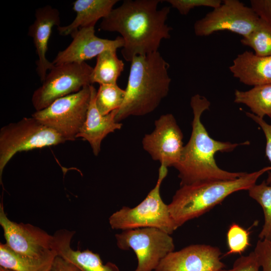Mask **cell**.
<instances>
[{"label": "cell", "instance_id": "6da1fadb", "mask_svg": "<svg viewBox=\"0 0 271 271\" xmlns=\"http://www.w3.org/2000/svg\"><path fill=\"white\" fill-rule=\"evenodd\" d=\"M161 2L126 0L102 19L100 30L120 34L121 54L126 61L159 51L162 41L170 38L172 29L166 24L170 7L158 9Z\"/></svg>", "mask_w": 271, "mask_h": 271}, {"label": "cell", "instance_id": "7a4b0ae2", "mask_svg": "<svg viewBox=\"0 0 271 271\" xmlns=\"http://www.w3.org/2000/svg\"><path fill=\"white\" fill-rule=\"evenodd\" d=\"M190 105L193 113L191 137L183 147L179 161L174 167L178 171L180 186L233 180L243 175L245 172H232L220 168L214 155L217 152H231L239 146L248 145L249 142L232 143L215 140L210 137L201 120L203 112L209 109L210 102L196 94L191 97Z\"/></svg>", "mask_w": 271, "mask_h": 271}, {"label": "cell", "instance_id": "3957f363", "mask_svg": "<svg viewBox=\"0 0 271 271\" xmlns=\"http://www.w3.org/2000/svg\"><path fill=\"white\" fill-rule=\"evenodd\" d=\"M130 63L125 98L115 117L117 122L153 112L169 91L170 66L159 51L136 56Z\"/></svg>", "mask_w": 271, "mask_h": 271}, {"label": "cell", "instance_id": "277c9868", "mask_svg": "<svg viewBox=\"0 0 271 271\" xmlns=\"http://www.w3.org/2000/svg\"><path fill=\"white\" fill-rule=\"evenodd\" d=\"M271 166L229 180L197 183L180 186L168 204L173 221L177 229L186 222L197 218L222 202L231 194L248 190Z\"/></svg>", "mask_w": 271, "mask_h": 271}, {"label": "cell", "instance_id": "5b68a950", "mask_svg": "<svg viewBox=\"0 0 271 271\" xmlns=\"http://www.w3.org/2000/svg\"><path fill=\"white\" fill-rule=\"evenodd\" d=\"M168 174V168L160 165L156 186L146 197L133 208L124 206L109 218L113 229L122 230L144 227H154L171 234L177 229L169 211L168 205L160 194L162 182Z\"/></svg>", "mask_w": 271, "mask_h": 271}, {"label": "cell", "instance_id": "8992f818", "mask_svg": "<svg viewBox=\"0 0 271 271\" xmlns=\"http://www.w3.org/2000/svg\"><path fill=\"white\" fill-rule=\"evenodd\" d=\"M65 142L60 134L32 116L4 126L0 129L1 183L5 167L17 153Z\"/></svg>", "mask_w": 271, "mask_h": 271}, {"label": "cell", "instance_id": "52a82bcc", "mask_svg": "<svg viewBox=\"0 0 271 271\" xmlns=\"http://www.w3.org/2000/svg\"><path fill=\"white\" fill-rule=\"evenodd\" d=\"M90 99L89 85L36 111L32 116L56 131L66 141H74L86 120Z\"/></svg>", "mask_w": 271, "mask_h": 271}, {"label": "cell", "instance_id": "ba28073f", "mask_svg": "<svg viewBox=\"0 0 271 271\" xmlns=\"http://www.w3.org/2000/svg\"><path fill=\"white\" fill-rule=\"evenodd\" d=\"M115 238L119 249H131L134 252L138 265L133 271L155 270L162 260L175 249L170 234L157 228L124 230L116 234Z\"/></svg>", "mask_w": 271, "mask_h": 271}, {"label": "cell", "instance_id": "9c48e42d", "mask_svg": "<svg viewBox=\"0 0 271 271\" xmlns=\"http://www.w3.org/2000/svg\"><path fill=\"white\" fill-rule=\"evenodd\" d=\"M93 67L86 62L55 65L41 86L33 93L32 102L36 111L42 110L58 99L76 93L91 85Z\"/></svg>", "mask_w": 271, "mask_h": 271}, {"label": "cell", "instance_id": "30bf717a", "mask_svg": "<svg viewBox=\"0 0 271 271\" xmlns=\"http://www.w3.org/2000/svg\"><path fill=\"white\" fill-rule=\"evenodd\" d=\"M259 19L250 7L238 0H224L219 7L196 21L194 31L200 37L228 31L243 37L253 31Z\"/></svg>", "mask_w": 271, "mask_h": 271}, {"label": "cell", "instance_id": "8fae6325", "mask_svg": "<svg viewBox=\"0 0 271 271\" xmlns=\"http://www.w3.org/2000/svg\"><path fill=\"white\" fill-rule=\"evenodd\" d=\"M183 134L171 113L163 114L155 121V128L142 139L143 148L152 159L166 167H174L183 149Z\"/></svg>", "mask_w": 271, "mask_h": 271}, {"label": "cell", "instance_id": "7c38bea8", "mask_svg": "<svg viewBox=\"0 0 271 271\" xmlns=\"http://www.w3.org/2000/svg\"><path fill=\"white\" fill-rule=\"evenodd\" d=\"M0 224L4 230L6 244L21 255L39 258L48 255L53 249V235L31 224L18 223L10 220L0 204Z\"/></svg>", "mask_w": 271, "mask_h": 271}, {"label": "cell", "instance_id": "4fadbf2b", "mask_svg": "<svg viewBox=\"0 0 271 271\" xmlns=\"http://www.w3.org/2000/svg\"><path fill=\"white\" fill-rule=\"evenodd\" d=\"M221 254L216 246L192 244L168 254L154 271H221L225 267Z\"/></svg>", "mask_w": 271, "mask_h": 271}, {"label": "cell", "instance_id": "5bb4252c", "mask_svg": "<svg viewBox=\"0 0 271 271\" xmlns=\"http://www.w3.org/2000/svg\"><path fill=\"white\" fill-rule=\"evenodd\" d=\"M71 36L73 38L71 43L58 53L52 62L54 65L85 62L105 50H117L123 46L120 36L114 40L98 37L94 26L80 28Z\"/></svg>", "mask_w": 271, "mask_h": 271}, {"label": "cell", "instance_id": "9a60e30c", "mask_svg": "<svg viewBox=\"0 0 271 271\" xmlns=\"http://www.w3.org/2000/svg\"><path fill=\"white\" fill-rule=\"evenodd\" d=\"M60 24L59 11L51 6H45L36 10L35 20L29 28L28 35L33 39L38 56L36 71L42 82L45 80L48 70L55 66L47 59L46 53L52 29L54 26H60Z\"/></svg>", "mask_w": 271, "mask_h": 271}, {"label": "cell", "instance_id": "2e32d148", "mask_svg": "<svg viewBox=\"0 0 271 271\" xmlns=\"http://www.w3.org/2000/svg\"><path fill=\"white\" fill-rule=\"evenodd\" d=\"M91 99L86 120L77 136L87 141L90 144L93 154L97 156L100 151L102 140L110 133L120 129L122 124L116 121L118 110L106 115L101 114L95 104L97 91L90 85Z\"/></svg>", "mask_w": 271, "mask_h": 271}, {"label": "cell", "instance_id": "e0dca14e", "mask_svg": "<svg viewBox=\"0 0 271 271\" xmlns=\"http://www.w3.org/2000/svg\"><path fill=\"white\" fill-rule=\"evenodd\" d=\"M73 231L62 229L53 235V249L58 255L72 263L81 271H120L118 266L111 262L104 264L97 253L86 249L74 250L70 245L75 234Z\"/></svg>", "mask_w": 271, "mask_h": 271}, {"label": "cell", "instance_id": "ac0fdd59", "mask_svg": "<svg viewBox=\"0 0 271 271\" xmlns=\"http://www.w3.org/2000/svg\"><path fill=\"white\" fill-rule=\"evenodd\" d=\"M229 68L233 76L244 84H271V55L261 57L245 51L236 56Z\"/></svg>", "mask_w": 271, "mask_h": 271}, {"label": "cell", "instance_id": "d6986e66", "mask_svg": "<svg viewBox=\"0 0 271 271\" xmlns=\"http://www.w3.org/2000/svg\"><path fill=\"white\" fill-rule=\"evenodd\" d=\"M118 2L117 0L75 1L73 3V10L76 16L69 25L57 27L59 35H71L80 28L94 27L99 20L109 15Z\"/></svg>", "mask_w": 271, "mask_h": 271}, {"label": "cell", "instance_id": "ffe728a7", "mask_svg": "<svg viewBox=\"0 0 271 271\" xmlns=\"http://www.w3.org/2000/svg\"><path fill=\"white\" fill-rule=\"evenodd\" d=\"M57 255L55 251L44 257H32L16 252L6 243L0 245V266L15 271H52Z\"/></svg>", "mask_w": 271, "mask_h": 271}, {"label": "cell", "instance_id": "44dd1931", "mask_svg": "<svg viewBox=\"0 0 271 271\" xmlns=\"http://www.w3.org/2000/svg\"><path fill=\"white\" fill-rule=\"evenodd\" d=\"M124 63L116 54V50H107L97 57L95 66L93 68L91 84L99 85L116 84L117 79L124 70Z\"/></svg>", "mask_w": 271, "mask_h": 271}, {"label": "cell", "instance_id": "7402d4cb", "mask_svg": "<svg viewBox=\"0 0 271 271\" xmlns=\"http://www.w3.org/2000/svg\"><path fill=\"white\" fill-rule=\"evenodd\" d=\"M234 102L245 104L253 114L271 119V84L254 86L246 91L235 90Z\"/></svg>", "mask_w": 271, "mask_h": 271}, {"label": "cell", "instance_id": "603a6c76", "mask_svg": "<svg viewBox=\"0 0 271 271\" xmlns=\"http://www.w3.org/2000/svg\"><path fill=\"white\" fill-rule=\"evenodd\" d=\"M240 42L243 45L252 48L257 56L271 55V24L259 17L253 31L242 37Z\"/></svg>", "mask_w": 271, "mask_h": 271}, {"label": "cell", "instance_id": "cb8c5ba5", "mask_svg": "<svg viewBox=\"0 0 271 271\" xmlns=\"http://www.w3.org/2000/svg\"><path fill=\"white\" fill-rule=\"evenodd\" d=\"M249 196L261 207L264 223L258 235L260 239L271 238V184L265 181L255 184L248 190Z\"/></svg>", "mask_w": 271, "mask_h": 271}, {"label": "cell", "instance_id": "d4e9b609", "mask_svg": "<svg viewBox=\"0 0 271 271\" xmlns=\"http://www.w3.org/2000/svg\"><path fill=\"white\" fill-rule=\"evenodd\" d=\"M125 96V89L117 84L100 85L95 96L96 107L101 114L106 115L121 107Z\"/></svg>", "mask_w": 271, "mask_h": 271}, {"label": "cell", "instance_id": "484cf974", "mask_svg": "<svg viewBox=\"0 0 271 271\" xmlns=\"http://www.w3.org/2000/svg\"><path fill=\"white\" fill-rule=\"evenodd\" d=\"M250 232L237 223L231 224L226 234L228 251L226 255L241 254L250 245Z\"/></svg>", "mask_w": 271, "mask_h": 271}, {"label": "cell", "instance_id": "4316f807", "mask_svg": "<svg viewBox=\"0 0 271 271\" xmlns=\"http://www.w3.org/2000/svg\"><path fill=\"white\" fill-rule=\"evenodd\" d=\"M182 15H187L191 10L199 7L215 9L222 4L220 0H167L166 1Z\"/></svg>", "mask_w": 271, "mask_h": 271}, {"label": "cell", "instance_id": "83f0119b", "mask_svg": "<svg viewBox=\"0 0 271 271\" xmlns=\"http://www.w3.org/2000/svg\"><path fill=\"white\" fill-rule=\"evenodd\" d=\"M253 252L262 271H271V238L258 240Z\"/></svg>", "mask_w": 271, "mask_h": 271}, {"label": "cell", "instance_id": "f1b7e54d", "mask_svg": "<svg viewBox=\"0 0 271 271\" xmlns=\"http://www.w3.org/2000/svg\"><path fill=\"white\" fill-rule=\"evenodd\" d=\"M260 266L253 251L246 255L238 257L229 269L223 268L221 271H260Z\"/></svg>", "mask_w": 271, "mask_h": 271}, {"label": "cell", "instance_id": "f546056e", "mask_svg": "<svg viewBox=\"0 0 271 271\" xmlns=\"http://www.w3.org/2000/svg\"><path fill=\"white\" fill-rule=\"evenodd\" d=\"M246 115L258 124L262 129L266 139L265 156L271 164V124H268L263 118H261L252 113L246 112ZM265 182L267 184H271V171L268 172Z\"/></svg>", "mask_w": 271, "mask_h": 271}, {"label": "cell", "instance_id": "4dcf8cb0", "mask_svg": "<svg viewBox=\"0 0 271 271\" xmlns=\"http://www.w3.org/2000/svg\"><path fill=\"white\" fill-rule=\"evenodd\" d=\"M250 7L261 18L271 24V0H251Z\"/></svg>", "mask_w": 271, "mask_h": 271}, {"label": "cell", "instance_id": "1f68e13d", "mask_svg": "<svg viewBox=\"0 0 271 271\" xmlns=\"http://www.w3.org/2000/svg\"><path fill=\"white\" fill-rule=\"evenodd\" d=\"M52 271H81L71 262L57 255L54 261Z\"/></svg>", "mask_w": 271, "mask_h": 271}, {"label": "cell", "instance_id": "d6a6232c", "mask_svg": "<svg viewBox=\"0 0 271 271\" xmlns=\"http://www.w3.org/2000/svg\"><path fill=\"white\" fill-rule=\"evenodd\" d=\"M0 271H15V270L1 266Z\"/></svg>", "mask_w": 271, "mask_h": 271}]
</instances>
